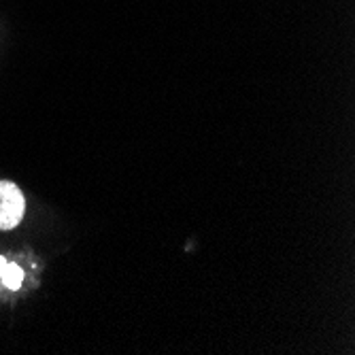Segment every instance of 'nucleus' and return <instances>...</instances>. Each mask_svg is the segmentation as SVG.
<instances>
[{
	"instance_id": "obj_2",
	"label": "nucleus",
	"mask_w": 355,
	"mask_h": 355,
	"mask_svg": "<svg viewBox=\"0 0 355 355\" xmlns=\"http://www.w3.org/2000/svg\"><path fill=\"white\" fill-rule=\"evenodd\" d=\"M3 283L9 287V289H19L21 287V281H24V272L17 264H7L5 270H3Z\"/></svg>"
},
{
	"instance_id": "obj_1",
	"label": "nucleus",
	"mask_w": 355,
	"mask_h": 355,
	"mask_svg": "<svg viewBox=\"0 0 355 355\" xmlns=\"http://www.w3.org/2000/svg\"><path fill=\"white\" fill-rule=\"evenodd\" d=\"M26 200L15 183L0 181V230H13L21 221Z\"/></svg>"
},
{
	"instance_id": "obj_3",
	"label": "nucleus",
	"mask_w": 355,
	"mask_h": 355,
	"mask_svg": "<svg viewBox=\"0 0 355 355\" xmlns=\"http://www.w3.org/2000/svg\"><path fill=\"white\" fill-rule=\"evenodd\" d=\"M5 266H7V260H5V257H0V277H3V270H5Z\"/></svg>"
}]
</instances>
